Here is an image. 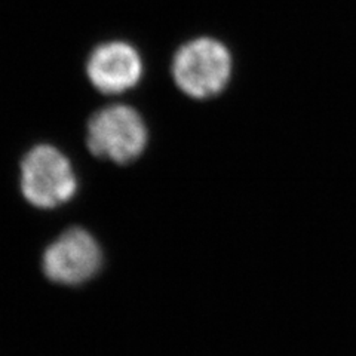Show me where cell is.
Wrapping results in <instances>:
<instances>
[{
	"mask_svg": "<svg viewBox=\"0 0 356 356\" xmlns=\"http://www.w3.org/2000/svg\"><path fill=\"white\" fill-rule=\"evenodd\" d=\"M150 144V128L141 110L125 99H111L89 116L85 146L94 158L118 166L141 159Z\"/></svg>",
	"mask_w": 356,
	"mask_h": 356,
	"instance_id": "cell-1",
	"label": "cell"
},
{
	"mask_svg": "<svg viewBox=\"0 0 356 356\" xmlns=\"http://www.w3.org/2000/svg\"><path fill=\"white\" fill-rule=\"evenodd\" d=\"M18 186L31 208L49 213L73 202L81 180L69 154L57 144L40 141L22 154Z\"/></svg>",
	"mask_w": 356,
	"mask_h": 356,
	"instance_id": "cell-2",
	"label": "cell"
},
{
	"mask_svg": "<svg viewBox=\"0 0 356 356\" xmlns=\"http://www.w3.org/2000/svg\"><path fill=\"white\" fill-rule=\"evenodd\" d=\"M232 69L229 48L209 36H197L183 42L172 52L168 64L177 91L195 102H204L225 91Z\"/></svg>",
	"mask_w": 356,
	"mask_h": 356,
	"instance_id": "cell-3",
	"label": "cell"
},
{
	"mask_svg": "<svg viewBox=\"0 0 356 356\" xmlns=\"http://www.w3.org/2000/svg\"><path fill=\"white\" fill-rule=\"evenodd\" d=\"M40 266L44 277L54 285L82 288L102 275L106 251L88 227L72 225L48 242Z\"/></svg>",
	"mask_w": 356,
	"mask_h": 356,
	"instance_id": "cell-4",
	"label": "cell"
},
{
	"mask_svg": "<svg viewBox=\"0 0 356 356\" xmlns=\"http://www.w3.org/2000/svg\"><path fill=\"white\" fill-rule=\"evenodd\" d=\"M146 57L136 42L107 38L95 43L85 58V76L94 91L107 102L124 99L146 77Z\"/></svg>",
	"mask_w": 356,
	"mask_h": 356,
	"instance_id": "cell-5",
	"label": "cell"
}]
</instances>
